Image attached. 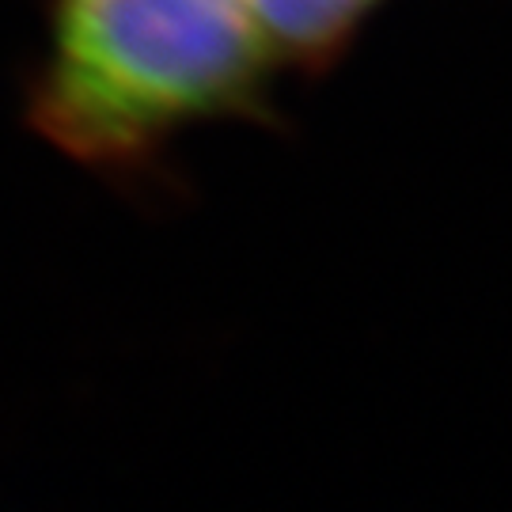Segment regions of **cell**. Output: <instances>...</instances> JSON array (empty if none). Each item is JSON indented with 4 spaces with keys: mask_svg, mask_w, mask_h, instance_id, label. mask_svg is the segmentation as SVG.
<instances>
[{
    "mask_svg": "<svg viewBox=\"0 0 512 512\" xmlns=\"http://www.w3.org/2000/svg\"><path fill=\"white\" fill-rule=\"evenodd\" d=\"M387 0H243L274 65L319 69L342 54Z\"/></svg>",
    "mask_w": 512,
    "mask_h": 512,
    "instance_id": "7a4b0ae2",
    "label": "cell"
},
{
    "mask_svg": "<svg viewBox=\"0 0 512 512\" xmlns=\"http://www.w3.org/2000/svg\"><path fill=\"white\" fill-rule=\"evenodd\" d=\"M270 69L243 0H54L35 126L80 164H129L258 107Z\"/></svg>",
    "mask_w": 512,
    "mask_h": 512,
    "instance_id": "6da1fadb",
    "label": "cell"
}]
</instances>
